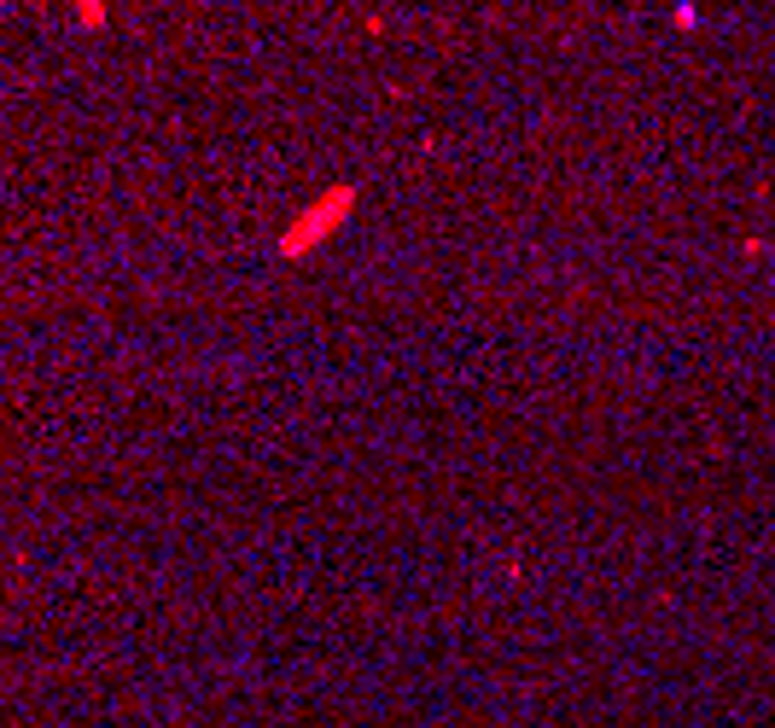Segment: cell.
<instances>
[{
	"instance_id": "1",
	"label": "cell",
	"mask_w": 775,
	"mask_h": 728,
	"mask_svg": "<svg viewBox=\"0 0 775 728\" xmlns=\"http://www.w3.org/2000/svg\"><path fill=\"white\" fill-rule=\"evenodd\" d=\"M344 210H350V187H333V193H327V199H321V204H315V210L304 216V228H292V233H286V251L298 257V251H304V245H315L321 233H333Z\"/></svg>"
},
{
	"instance_id": "2",
	"label": "cell",
	"mask_w": 775,
	"mask_h": 728,
	"mask_svg": "<svg viewBox=\"0 0 775 728\" xmlns=\"http://www.w3.org/2000/svg\"><path fill=\"white\" fill-rule=\"evenodd\" d=\"M76 18H82V30H100V24H105V0H76Z\"/></svg>"
}]
</instances>
